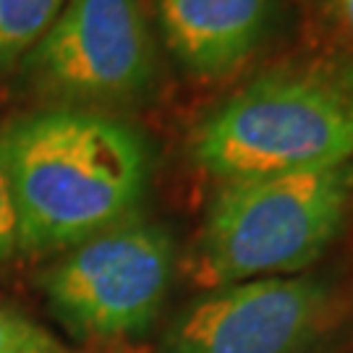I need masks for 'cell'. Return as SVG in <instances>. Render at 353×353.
<instances>
[{"label": "cell", "mask_w": 353, "mask_h": 353, "mask_svg": "<svg viewBox=\"0 0 353 353\" xmlns=\"http://www.w3.org/2000/svg\"><path fill=\"white\" fill-rule=\"evenodd\" d=\"M173 256V239L163 225L128 217L65 249L39 285L71 335L123 341L147 332L157 319Z\"/></svg>", "instance_id": "277c9868"}, {"label": "cell", "mask_w": 353, "mask_h": 353, "mask_svg": "<svg viewBox=\"0 0 353 353\" xmlns=\"http://www.w3.org/2000/svg\"><path fill=\"white\" fill-rule=\"evenodd\" d=\"M191 154L223 183L353 163V63L314 58L256 76L199 123Z\"/></svg>", "instance_id": "7a4b0ae2"}, {"label": "cell", "mask_w": 353, "mask_h": 353, "mask_svg": "<svg viewBox=\"0 0 353 353\" xmlns=\"http://www.w3.org/2000/svg\"><path fill=\"white\" fill-rule=\"evenodd\" d=\"M24 61L29 81L55 100H137L154 79V48L141 0H65Z\"/></svg>", "instance_id": "5b68a950"}, {"label": "cell", "mask_w": 353, "mask_h": 353, "mask_svg": "<svg viewBox=\"0 0 353 353\" xmlns=\"http://www.w3.org/2000/svg\"><path fill=\"white\" fill-rule=\"evenodd\" d=\"M0 353H68L29 316L0 306Z\"/></svg>", "instance_id": "9c48e42d"}, {"label": "cell", "mask_w": 353, "mask_h": 353, "mask_svg": "<svg viewBox=\"0 0 353 353\" xmlns=\"http://www.w3.org/2000/svg\"><path fill=\"white\" fill-rule=\"evenodd\" d=\"M0 165L19 252H65L134 217L150 157L131 126L89 108H52L0 126Z\"/></svg>", "instance_id": "6da1fadb"}, {"label": "cell", "mask_w": 353, "mask_h": 353, "mask_svg": "<svg viewBox=\"0 0 353 353\" xmlns=\"http://www.w3.org/2000/svg\"><path fill=\"white\" fill-rule=\"evenodd\" d=\"M335 6H338V13H341L343 24L348 26V32H351V37H353V0H335Z\"/></svg>", "instance_id": "8fae6325"}, {"label": "cell", "mask_w": 353, "mask_h": 353, "mask_svg": "<svg viewBox=\"0 0 353 353\" xmlns=\"http://www.w3.org/2000/svg\"><path fill=\"white\" fill-rule=\"evenodd\" d=\"M353 196V163L225 181L202 228V272L214 285L296 275L338 236Z\"/></svg>", "instance_id": "3957f363"}, {"label": "cell", "mask_w": 353, "mask_h": 353, "mask_svg": "<svg viewBox=\"0 0 353 353\" xmlns=\"http://www.w3.org/2000/svg\"><path fill=\"white\" fill-rule=\"evenodd\" d=\"M327 309V285L306 275L214 285L173 322L168 353H303Z\"/></svg>", "instance_id": "8992f818"}, {"label": "cell", "mask_w": 353, "mask_h": 353, "mask_svg": "<svg viewBox=\"0 0 353 353\" xmlns=\"http://www.w3.org/2000/svg\"><path fill=\"white\" fill-rule=\"evenodd\" d=\"M63 6L65 0H0V71L24 61Z\"/></svg>", "instance_id": "ba28073f"}, {"label": "cell", "mask_w": 353, "mask_h": 353, "mask_svg": "<svg viewBox=\"0 0 353 353\" xmlns=\"http://www.w3.org/2000/svg\"><path fill=\"white\" fill-rule=\"evenodd\" d=\"M272 0H157L165 42L196 76L236 71L265 37Z\"/></svg>", "instance_id": "52a82bcc"}, {"label": "cell", "mask_w": 353, "mask_h": 353, "mask_svg": "<svg viewBox=\"0 0 353 353\" xmlns=\"http://www.w3.org/2000/svg\"><path fill=\"white\" fill-rule=\"evenodd\" d=\"M16 252H19V220H16L8 178L0 165V259H8Z\"/></svg>", "instance_id": "30bf717a"}]
</instances>
